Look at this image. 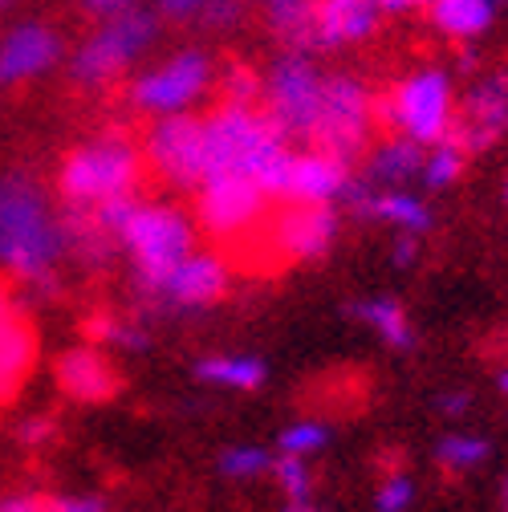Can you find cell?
<instances>
[{"mask_svg":"<svg viewBox=\"0 0 508 512\" xmlns=\"http://www.w3.org/2000/svg\"><path fill=\"white\" fill-rule=\"evenodd\" d=\"M66 261V232L45 187L29 171H0V273L17 285L53 289Z\"/></svg>","mask_w":508,"mask_h":512,"instance_id":"1","label":"cell"},{"mask_svg":"<svg viewBox=\"0 0 508 512\" xmlns=\"http://www.w3.org/2000/svg\"><path fill=\"white\" fill-rule=\"evenodd\" d=\"M204 118V175H248L281 204L285 171L293 163L297 143L265 114L261 102H220L200 114Z\"/></svg>","mask_w":508,"mask_h":512,"instance_id":"2","label":"cell"},{"mask_svg":"<svg viewBox=\"0 0 508 512\" xmlns=\"http://www.w3.org/2000/svg\"><path fill=\"white\" fill-rule=\"evenodd\" d=\"M143 179H147L143 143H135L126 131H98L61 155L53 191H57L61 208L86 212V208H98L110 200L139 196Z\"/></svg>","mask_w":508,"mask_h":512,"instance_id":"3","label":"cell"},{"mask_svg":"<svg viewBox=\"0 0 508 512\" xmlns=\"http://www.w3.org/2000/svg\"><path fill=\"white\" fill-rule=\"evenodd\" d=\"M200 248V224L175 204L163 200H131L118 224V252L131 265V277L143 301L159 289V281Z\"/></svg>","mask_w":508,"mask_h":512,"instance_id":"4","label":"cell"},{"mask_svg":"<svg viewBox=\"0 0 508 512\" xmlns=\"http://www.w3.org/2000/svg\"><path fill=\"white\" fill-rule=\"evenodd\" d=\"M159 13L151 5L126 9L118 17L94 21V29L66 53V74L78 90H106L114 82H122L131 70L143 66V57L155 49L159 41Z\"/></svg>","mask_w":508,"mask_h":512,"instance_id":"5","label":"cell"},{"mask_svg":"<svg viewBox=\"0 0 508 512\" xmlns=\"http://www.w3.org/2000/svg\"><path fill=\"white\" fill-rule=\"evenodd\" d=\"M216 57L204 45H179L126 74V106L143 118L200 110L216 90Z\"/></svg>","mask_w":508,"mask_h":512,"instance_id":"6","label":"cell"},{"mask_svg":"<svg viewBox=\"0 0 508 512\" xmlns=\"http://www.w3.org/2000/svg\"><path fill=\"white\" fill-rule=\"evenodd\" d=\"M378 122H387L395 135H407L423 147L452 135L456 126V86L452 74L439 66H419L399 78L378 98Z\"/></svg>","mask_w":508,"mask_h":512,"instance_id":"7","label":"cell"},{"mask_svg":"<svg viewBox=\"0 0 508 512\" xmlns=\"http://www.w3.org/2000/svg\"><path fill=\"white\" fill-rule=\"evenodd\" d=\"M196 200V224L208 240L216 244H248L252 236H261L277 200L269 191L248 179V175H204L200 187L192 191Z\"/></svg>","mask_w":508,"mask_h":512,"instance_id":"8","label":"cell"},{"mask_svg":"<svg viewBox=\"0 0 508 512\" xmlns=\"http://www.w3.org/2000/svg\"><path fill=\"white\" fill-rule=\"evenodd\" d=\"M326 70L305 49H281L261 74V106L293 143H309L317 110H322Z\"/></svg>","mask_w":508,"mask_h":512,"instance_id":"9","label":"cell"},{"mask_svg":"<svg viewBox=\"0 0 508 512\" xmlns=\"http://www.w3.org/2000/svg\"><path fill=\"white\" fill-rule=\"evenodd\" d=\"M374 122H378V98L370 94V86L358 74H326L322 110H317L313 135L305 147L330 151V155L354 163L370 147Z\"/></svg>","mask_w":508,"mask_h":512,"instance_id":"10","label":"cell"},{"mask_svg":"<svg viewBox=\"0 0 508 512\" xmlns=\"http://www.w3.org/2000/svg\"><path fill=\"white\" fill-rule=\"evenodd\" d=\"M143 159L155 179H163L175 191H192L200 187L208 171L204 155V118L200 110L192 114H171V118H151L147 135H143Z\"/></svg>","mask_w":508,"mask_h":512,"instance_id":"11","label":"cell"},{"mask_svg":"<svg viewBox=\"0 0 508 512\" xmlns=\"http://www.w3.org/2000/svg\"><path fill=\"white\" fill-rule=\"evenodd\" d=\"M265 232H269V248L285 265L326 261L342 232V208L338 204H277Z\"/></svg>","mask_w":508,"mask_h":512,"instance_id":"12","label":"cell"},{"mask_svg":"<svg viewBox=\"0 0 508 512\" xmlns=\"http://www.w3.org/2000/svg\"><path fill=\"white\" fill-rule=\"evenodd\" d=\"M66 37L57 33V25L41 17L13 21L0 33V90H17L29 82L49 78L53 70L66 66Z\"/></svg>","mask_w":508,"mask_h":512,"instance_id":"13","label":"cell"},{"mask_svg":"<svg viewBox=\"0 0 508 512\" xmlns=\"http://www.w3.org/2000/svg\"><path fill=\"white\" fill-rule=\"evenodd\" d=\"M228 261L212 248H196L159 281V289L147 297L151 309L163 313H204L228 297Z\"/></svg>","mask_w":508,"mask_h":512,"instance_id":"14","label":"cell"},{"mask_svg":"<svg viewBox=\"0 0 508 512\" xmlns=\"http://www.w3.org/2000/svg\"><path fill=\"white\" fill-rule=\"evenodd\" d=\"M338 208H346L350 216L370 220V224H387L395 232H411V236L431 232V204L407 187H378L370 179H350Z\"/></svg>","mask_w":508,"mask_h":512,"instance_id":"15","label":"cell"},{"mask_svg":"<svg viewBox=\"0 0 508 512\" xmlns=\"http://www.w3.org/2000/svg\"><path fill=\"white\" fill-rule=\"evenodd\" d=\"M53 382L70 403H82V407H102L122 391L118 366L98 342H78L70 350H61L53 358Z\"/></svg>","mask_w":508,"mask_h":512,"instance_id":"16","label":"cell"},{"mask_svg":"<svg viewBox=\"0 0 508 512\" xmlns=\"http://www.w3.org/2000/svg\"><path fill=\"white\" fill-rule=\"evenodd\" d=\"M452 135L468 155H480L508 135V74H484L472 82V90L456 106Z\"/></svg>","mask_w":508,"mask_h":512,"instance_id":"17","label":"cell"},{"mask_svg":"<svg viewBox=\"0 0 508 512\" xmlns=\"http://www.w3.org/2000/svg\"><path fill=\"white\" fill-rule=\"evenodd\" d=\"M350 179L354 175L346 159L317 147H301L293 151V163L285 171L281 204H342Z\"/></svg>","mask_w":508,"mask_h":512,"instance_id":"18","label":"cell"},{"mask_svg":"<svg viewBox=\"0 0 508 512\" xmlns=\"http://www.w3.org/2000/svg\"><path fill=\"white\" fill-rule=\"evenodd\" d=\"M383 17H387L383 0H313L309 53L350 49L358 41H370Z\"/></svg>","mask_w":508,"mask_h":512,"instance_id":"19","label":"cell"},{"mask_svg":"<svg viewBox=\"0 0 508 512\" xmlns=\"http://www.w3.org/2000/svg\"><path fill=\"white\" fill-rule=\"evenodd\" d=\"M37 346V330L29 326L25 313L13 322H0V403H13L21 395L29 374L37 370Z\"/></svg>","mask_w":508,"mask_h":512,"instance_id":"20","label":"cell"},{"mask_svg":"<svg viewBox=\"0 0 508 512\" xmlns=\"http://www.w3.org/2000/svg\"><path fill=\"white\" fill-rule=\"evenodd\" d=\"M192 374H196V382H204V387L252 395V391L265 387L269 366H265V358H257V354H228V350H224V354H204V358H196Z\"/></svg>","mask_w":508,"mask_h":512,"instance_id":"21","label":"cell"},{"mask_svg":"<svg viewBox=\"0 0 508 512\" xmlns=\"http://www.w3.org/2000/svg\"><path fill=\"white\" fill-rule=\"evenodd\" d=\"M151 9L159 13L163 25L204 29V33L236 29L244 21V0H151Z\"/></svg>","mask_w":508,"mask_h":512,"instance_id":"22","label":"cell"},{"mask_svg":"<svg viewBox=\"0 0 508 512\" xmlns=\"http://www.w3.org/2000/svg\"><path fill=\"white\" fill-rule=\"evenodd\" d=\"M346 313L354 317V322H362L366 330H374L378 342L391 346L395 354H411L415 342H419L407 309H403L395 297H362V301H350Z\"/></svg>","mask_w":508,"mask_h":512,"instance_id":"23","label":"cell"},{"mask_svg":"<svg viewBox=\"0 0 508 512\" xmlns=\"http://www.w3.org/2000/svg\"><path fill=\"white\" fill-rule=\"evenodd\" d=\"M423 143L407 139V135H391L383 139L370 159H366V179L378 183V187H407L419 179V167H423Z\"/></svg>","mask_w":508,"mask_h":512,"instance_id":"24","label":"cell"},{"mask_svg":"<svg viewBox=\"0 0 508 512\" xmlns=\"http://www.w3.org/2000/svg\"><path fill=\"white\" fill-rule=\"evenodd\" d=\"M431 29L448 41H476L492 29L496 5L492 0H431L427 5Z\"/></svg>","mask_w":508,"mask_h":512,"instance_id":"25","label":"cell"},{"mask_svg":"<svg viewBox=\"0 0 508 512\" xmlns=\"http://www.w3.org/2000/svg\"><path fill=\"white\" fill-rule=\"evenodd\" d=\"M468 159H472V155L464 151V143H460L456 135H443L439 143H431V147L423 151V167H419L423 187H427V191H448V187H456V179L464 175Z\"/></svg>","mask_w":508,"mask_h":512,"instance_id":"26","label":"cell"},{"mask_svg":"<svg viewBox=\"0 0 508 512\" xmlns=\"http://www.w3.org/2000/svg\"><path fill=\"white\" fill-rule=\"evenodd\" d=\"M86 334H90V342H98V346H106V350H131V354L151 350V330L139 322V317L94 313L90 322H86Z\"/></svg>","mask_w":508,"mask_h":512,"instance_id":"27","label":"cell"},{"mask_svg":"<svg viewBox=\"0 0 508 512\" xmlns=\"http://www.w3.org/2000/svg\"><path fill=\"white\" fill-rule=\"evenodd\" d=\"M488 456H492V443L484 435H468V431H452L435 443V464L452 476L476 472L480 464H488Z\"/></svg>","mask_w":508,"mask_h":512,"instance_id":"28","label":"cell"},{"mask_svg":"<svg viewBox=\"0 0 508 512\" xmlns=\"http://www.w3.org/2000/svg\"><path fill=\"white\" fill-rule=\"evenodd\" d=\"M269 464H273V452L261 443H232L216 456V472L224 480H257L269 472Z\"/></svg>","mask_w":508,"mask_h":512,"instance_id":"29","label":"cell"},{"mask_svg":"<svg viewBox=\"0 0 508 512\" xmlns=\"http://www.w3.org/2000/svg\"><path fill=\"white\" fill-rule=\"evenodd\" d=\"M330 447V427L322 419H297L289 427H281L277 435V452H289V456H317Z\"/></svg>","mask_w":508,"mask_h":512,"instance_id":"30","label":"cell"},{"mask_svg":"<svg viewBox=\"0 0 508 512\" xmlns=\"http://www.w3.org/2000/svg\"><path fill=\"white\" fill-rule=\"evenodd\" d=\"M269 476L277 480V488H281L285 500H313V472H309V460L305 456L277 452L273 464H269Z\"/></svg>","mask_w":508,"mask_h":512,"instance_id":"31","label":"cell"},{"mask_svg":"<svg viewBox=\"0 0 508 512\" xmlns=\"http://www.w3.org/2000/svg\"><path fill=\"white\" fill-rule=\"evenodd\" d=\"M216 86L224 102H261V70L248 61H228L216 74Z\"/></svg>","mask_w":508,"mask_h":512,"instance_id":"32","label":"cell"},{"mask_svg":"<svg viewBox=\"0 0 508 512\" xmlns=\"http://www.w3.org/2000/svg\"><path fill=\"white\" fill-rule=\"evenodd\" d=\"M415 504V480L407 472H387L374 492V512H411Z\"/></svg>","mask_w":508,"mask_h":512,"instance_id":"33","label":"cell"},{"mask_svg":"<svg viewBox=\"0 0 508 512\" xmlns=\"http://www.w3.org/2000/svg\"><path fill=\"white\" fill-rule=\"evenodd\" d=\"M57 435H61V423H57L49 411H41V415H25V419L17 423V431H13L17 447H25V452H45V447L57 443Z\"/></svg>","mask_w":508,"mask_h":512,"instance_id":"34","label":"cell"},{"mask_svg":"<svg viewBox=\"0 0 508 512\" xmlns=\"http://www.w3.org/2000/svg\"><path fill=\"white\" fill-rule=\"evenodd\" d=\"M49 512H110V500L94 492H61L49 496Z\"/></svg>","mask_w":508,"mask_h":512,"instance_id":"35","label":"cell"},{"mask_svg":"<svg viewBox=\"0 0 508 512\" xmlns=\"http://www.w3.org/2000/svg\"><path fill=\"white\" fill-rule=\"evenodd\" d=\"M0 512H49L45 492H9L0 496Z\"/></svg>","mask_w":508,"mask_h":512,"instance_id":"36","label":"cell"},{"mask_svg":"<svg viewBox=\"0 0 508 512\" xmlns=\"http://www.w3.org/2000/svg\"><path fill=\"white\" fill-rule=\"evenodd\" d=\"M82 5V13L90 17V21H106V17H118V13H126V9H135L139 0H78Z\"/></svg>","mask_w":508,"mask_h":512,"instance_id":"37","label":"cell"},{"mask_svg":"<svg viewBox=\"0 0 508 512\" xmlns=\"http://www.w3.org/2000/svg\"><path fill=\"white\" fill-rule=\"evenodd\" d=\"M435 411L448 415V419L468 415V411H472V391H448V395H439V399H435Z\"/></svg>","mask_w":508,"mask_h":512,"instance_id":"38","label":"cell"},{"mask_svg":"<svg viewBox=\"0 0 508 512\" xmlns=\"http://www.w3.org/2000/svg\"><path fill=\"white\" fill-rule=\"evenodd\" d=\"M419 240H423V236L395 232V252H391V261H395L399 269H411V265H415V256H419Z\"/></svg>","mask_w":508,"mask_h":512,"instance_id":"39","label":"cell"},{"mask_svg":"<svg viewBox=\"0 0 508 512\" xmlns=\"http://www.w3.org/2000/svg\"><path fill=\"white\" fill-rule=\"evenodd\" d=\"M21 313H25V305H21L17 289L9 281H0V322H13V317H21Z\"/></svg>","mask_w":508,"mask_h":512,"instance_id":"40","label":"cell"},{"mask_svg":"<svg viewBox=\"0 0 508 512\" xmlns=\"http://www.w3.org/2000/svg\"><path fill=\"white\" fill-rule=\"evenodd\" d=\"M431 0H383L387 13H415V9H427Z\"/></svg>","mask_w":508,"mask_h":512,"instance_id":"41","label":"cell"},{"mask_svg":"<svg viewBox=\"0 0 508 512\" xmlns=\"http://www.w3.org/2000/svg\"><path fill=\"white\" fill-rule=\"evenodd\" d=\"M281 512H322V508H317L313 500H285V508Z\"/></svg>","mask_w":508,"mask_h":512,"instance_id":"42","label":"cell"},{"mask_svg":"<svg viewBox=\"0 0 508 512\" xmlns=\"http://www.w3.org/2000/svg\"><path fill=\"white\" fill-rule=\"evenodd\" d=\"M500 512H508V476H504V484H500Z\"/></svg>","mask_w":508,"mask_h":512,"instance_id":"43","label":"cell"},{"mask_svg":"<svg viewBox=\"0 0 508 512\" xmlns=\"http://www.w3.org/2000/svg\"><path fill=\"white\" fill-rule=\"evenodd\" d=\"M496 382H500V391L508 395V370H500V378H496Z\"/></svg>","mask_w":508,"mask_h":512,"instance_id":"44","label":"cell"},{"mask_svg":"<svg viewBox=\"0 0 508 512\" xmlns=\"http://www.w3.org/2000/svg\"><path fill=\"white\" fill-rule=\"evenodd\" d=\"M9 5H13V0H0V17H5V9H9Z\"/></svg>","mask_w":508,"mask_h":512,"instance_id":"45","label":"cell"},{"mask_svg":"<svg viewBox=\"0 0 508 512\" xmlns=\"http://www.w3.org/2000/svg\"><path fill=\"white\" fill-rule=\"evenodd\" d=\"M504 204H508V175H504Z\"/></svg>","mask_w":508,"mask_h":512,"instance_id":"46","label":"cell"},{"mask_svg":"<svg viewBox=\"0 0 508 512\" xmlns=\"http://www.w3.org/2000/svg\"><path fill=\"white\" fill-rule=\"evenodd\" d=\"M492 5H496V9H500V5H508V0H492Z\"/></svg>","mask_w":508,"mask_h":512,"instance_id":"47","label":"cell"}]
</instances>
